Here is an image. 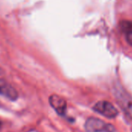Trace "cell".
Masks as SVG:
<instances>
[{
    "mask_svg": "<svg viewBox=\"0 0 132 132\" xmlns=\"http://www.w3.org/2000/svg\"><path fill=\"white\" fill-rule=\"evenodd\" d=\"M93 110L107 118H114L118 115L117 108L107 101H100L96 103L93 106Z\"/></svg>",
    "mask_w": 132,
    "mask_h": 132,
    "instance_id": "obj_2",
    "label": "cell"
},
{
    "mask_svg": "<svg viewBox=\"0 0 132 132\" xmlns=\"http://www.w3.org/2000/svg\"><path fill=\"white\" fill-rule=\"evenodd\" d=\"M0 95L10 100H16L18 98L17 91L3 78L0 73Z\"/></svg>",
    "mask_w": 132,
    "mask_h": 132,
    "instance_id": "obj_3",
    "label": "cell"
},
{
    "mask_svg": "<svg viewBox=\"0 0 132 132\" xmlns=\"http://www.w3.org/2000/svg\"><path fill=\"white\" fill-rule=\"evenodd\" d=\"M1 125H2V123H1V122H0V128H1Z\"/></svg>",
    "mask_w": 132,
    "mask_h": 132,
    "instance_id": "obj_7",
    "label": "cell"
},
{
    "mask_svg": "<svg viewBox=\"0 0 132 132\" xmlns=\"http://www.w3.org/2000/svg\"><path fill=\"white\" fill-rule=\"evenodd\" d=\"M115 95L121 108L132 118V99L123 91L120 90V89H117Z\"/></svg>",
    "mask_w": 132,
    "mask_h": 132,
    "instance_id": "obj_4",
    "label": "cell"
},
{
    "mask_svg": "<svg viewBox=\"0 0 132 132\" xmlns=\"http://www.w3.org/2000/svg\"><path fill=\"white\" fill-rule=\"evenodd\" d=\"M49 102L51 106L59 115H64L67 110V103L62 97L57 95H52L49 98Z\"/></svg>",
    "mask_w": 132,
    "mask_h": 132,
    "instance_id": "obj_5",
    "label": "cell"
},
{
    "mask_svg": "<svg viewBox=\"0 0 132 132\" xmlns=\"http://www.w3.org/2000/svg\"><path fill=\"white\" fill-rule=\"evenodd\" d=\"M121 30L125 34L127 43L132 45V21H123L120 23Z\"/></svg>",
    "mask_w": 132,
    "mask_h": 132,
    "instance_id": "obj_6",
    "label": "cell"
},
{
    "mask_svg": "<svg viewBox=\"0 0 132 132\" xmlns=\"http://www.w3.org/2000/svg\"><path fill=\"white\" fill-rule=\"evenodd\" d=\"M85 127L87 132H113L114 127L106 123L105 121L98 118L90 117L85 124Z\"/></svg>",
    "mask_w": 132,
    "mask_h": 132,
    "instance_id": "obj_1",
    "label": "cell"
}]
</instances>
